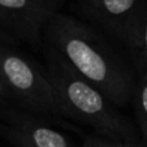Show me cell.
Instances as JSON below:
<instances>
[{
	"label": "cell",
	"mask_w": 147,
	"mask_h": 147,
	"mask_svg": "<svg viewBox=\"0 0 147 147\" xmlns=\"http://www.w3.org/2000/svg\"><path fill=\"white\" fill-rule=\"evenodd\" d=\"M64 0H0V31L36 45Z\"/></svg>",
	"instance_id": "5b68a950"
},
{
	"label": "cell",
	"mask_w": 147,
	"mask_h": 147,
	"mask_svg": "<svg viewBox=\"0 0 147 147\" xmlns=\"http://www.w3.org/2000/svg\"><path fill=\"white\" fill-rule=\"evenodd\" d=\"M122 147H144L141 141H131V142H125Z\"/></svg>",
	"instance_id": "8fae6325"
},
{
	"label": "cell",
	"mask_w": 147,
	"mask_h": 147,
	"mask_svg": "<svg viewBox=\"0 0 147 147\" xmlns=\"http://www.w3.org/2000/svg\"><path fill=\"white\" fill-rule=\"evenodd\" d=\"M45 72L57 95L64 117L95 129L104 138L120 142L141 141L138 128L90 82L78 76L46 45Z\"/></svg>",
	"instance_id": "7a4b0ae2"
},
{
	"label": "cell",
	"mask_w": 147,
	"mask_h": 147,
	"mask_svg": "<svg viewBox=\"0 0 147 147\" xmlns=\"http://www.w3.org/2000/svg\"><path fill=\"white\" fill-rule=\"evenodd\" d=\"M0 38L3 39V40H5V39H8V40H9V39H11L8 35H5V34H4L3 31H0ZM11 40H12V39H11Z\"/></svg>",
	"instance_id": "7c38bea8"
},
{
	"label": "cell",
	"mask_w": 147,
	"mask_h": 147,
	"mask_svg": "<svg viewBox=\"0 0 147 147\" xmlns=\"http://www.w3.org/2000/svg\"><path fill=\"white\" fill-rule=\"evenodd\" d=\"M136 55L138 57L139 64L142 67V72L147 73V21H146V26H144V30H143V35H142L141 47H139L138 52Z\"/></svg>",
	"instance_id": "9c48e42d"
},
{
	"label": "cell",
	"mask_w": 147,
	"mask_h": 147,
	"mask_svg": "<svg viewBox=\"0 0 147 147\" xmlns=\"http://www.w3.org/2000/svg\"><path fill=\"white\" fill-rule=\"evenodd\" d=\"M1 117L0 134L14 147H80L33 113L11 109Z\"/></svg>",
	"instance_id": "8992f818"
},
{
	"label": "cell",
	"mask_w": 147,
	"mask_h": 147,
	"mask_svg": "<svg viewBox=\"0 0 147 147\" xmlns=\"http://www.w3.org/2000/svg\"><path fill=\"white\" fill-rule=\"evenodd\" d=\"M125 142L113 141L109 138H89L80 147H122Z\"/></svg>",
	"instance_id": "ba28073f"
},
{
	"label": "cell",
	"mask_w": 147,
	"mask_h": 147,
	"mask_svg": "<svg viewBox=\"0 0 147 147\" xmlns=\"http://www.w3.org/2000/svg\"><path fill=\"white\" fill-rule=\"evenodd\" d=\"M0 78L13 102L35 116L64 117L57 95L45 69L28 56L0 45Z\"/></svg>",
	"instance_id": "3957f363"
},
{
	"label": "cell",
	"mask_w": 147,
	"mask_h": 147,
	"mask_svg": "<svg viewBox=\"0 0 147 147\" xmlns=\"http://www.w3.org/2000/svg\"><path fill=\"white\" fill-rule=\"evenodd\" d=\"M50 46L69 68L106 95L115 106L133 100V73L102 35L72 16L56 13L45 30Z\"/></svg>",
	"instance_id": "6da1fadb"
},
{
	"label": "cell",
	"mask_w": 147,
	"mask_h": 147,
	"mask_svg": "<svg viewBox=\"0 0 147 147\" xmlns=\"http://www.w3.org/2000/svg\"><path fill=\"white\" fill-rule=\"evenodd\" d=\"M11 103H14V102H13V99H12L11 94H9L8 89H7L5 85H4V82L1 81V78H0V115L11 111V108H9V104H11Z\"/></svg>",
	"instance_id": "30bf717a"
},
{
	"label": "cell",
	"mask_w": 147,
	"mask_h": 147,
	"mask_svg": "<svg viewBox=\"0 0 147 147\" xmlns=\"http://www.w3.org/2000/svg\"><path fill=\"white\" fill-rule=\"evenodd\" d=\"M87 14L134 53L141 47L147 21V0H80Z\"/></svg>",
	"instance_id": "277c9868"
},
{
	"label": "cell",
	"mask_w": 147,
	"mask_h": 147,
	"mask_svg": "<svg viewBox=\"0 0 147 147\" xmlns=\"http://www.w3.org/2000/svg\"><path fill=\"white\" fill-rule=\"evenodd\" d=\"M133 106L137 119L139 138L144 147H147V73L142 72L136 82L133 94Z\"/></svg>",
	"instance_id": "52a82bcc"
}]
</instances>
